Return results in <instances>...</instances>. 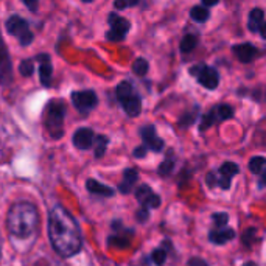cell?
Instances as JSON below:
<instances>
[{"label": "cell", "mask_w": 266, "mask_h": 266, "mask_svg": "<svg viewBox=\"0 0 266 266\" xmlns=\"http://www.w3.org/2000/svg\"><path fill=\"white\" fill-rule=\"evenodd\" d=\"M48 237L53 249L66 259L81 251V229L63 205H55L48 213Z\"/></svg>", "instance_id": "obj_1"}, {"label": "cell", "mask_w": 266, "mask_h": 266, "mask_svg": "<svg viewBox=\"0 0 266 266\" xmlns=\"http://www.w3.org/2000/svg\"><path fill=\"white\" fill-rule=\"evenodd\" d=\"M8 230L17 238H28L36 232L39 224V215L36 207L27 201H21L11 205L8 212Z\"/></svg>", "instance_id": "obj_2"}, {"label": "cell", "mask_w": 266, "mask_h": 266, "mask_svg": "<svg viewBox=\"0 0 266 266\" xmlns=\"http://www.w3.org/2000/svg\"><path fill=\"white\" fill-rule=\"evenodd\" d=\"M66 103L63 100L53 98L45 106L44 125L51 139H59L64 134V118H66Z\"/></svg>", "instance_id": "obj_3"}, {"label": "cell", "mask_w": 266, "mask_h": 266, "mask_svg": "<svg viewBox=\"0 0 266 266\" xmlns=\"http://www.w3.org/2000/svg\"><path fill=\"white\" fill-rule=\"evenodd\" d=\"M115 95L126 115L137 117L142 112V98L131 81H122L115 88Z\"/></svg>", "instance_id": "obj_4"}, {"label": "cell", "mask_w": 266, "mask_h": 266, "mask_svg": "<svg viewBox=\"0 0 266 266\" xmlns=\"http://www.w3.org/2000/svg\"><path fill=\"white\" fill-rule=\"evenodd\" d=\"M5 28L13 38L19 41V44L22 47H28L34 41V34L30 28L28 22L17 14H13L11 17H8L6 22H5Z\"/></svg>", "instance_id": "obj_5"}, {"label": "cell", "mask_w": 266, "mask_h": 266, "mask_svg": "<svg viewBox=\"0 0 266 266\" xmlns=\"http://www.w3.org/2000/svg\"><path fill=\"white\" fill-rule=\"evenodd\" d=\"M190 73H192V76H195L196 81H198L201 86H204L205 89L215 90L218 88L220 75L217 72V68L205 66V64H198L190 68Z\"/></svg>", "instance_id": "obj_6"}, {"label": "cell", "mask_w": 266, "mask_h": 266, "mask_svg": "<svg viewBox=\"0 0 266 266\" xmlns=\"http://www.w3.org/2000/svg\"><path fill=\"white\" fill-rule=\"evenodd\" d=\"M109 22V31L106 33V39L111 42H120L126 38L128 31L131 30V23L128 19L122 17L117 13H111L108 16Z\"/></svg>", "instance_id": "obj_7"}, {"label": "cell", "mask_w": 266, "mask_h": 266, "mask_svg": "<svg viewBox=\"0 0 266 266\" xmlns=\"http://www.w3.org/2000/svg\"><path fill=\"white\" fill-rule=\"evenodd\" d=\"M70 98H72L73 108L83 115L89 114L90 111L95 109L97 105H98L97 93L93 90H90V89H88V90H75V92H72Z\"/></svg>", "instance_id": "obj_8"}, {"label": "cell", "mask_w": 266, "mask_h": 266, "mask_svg": "<svg viewBox=\"0 0 266 266\" xmlns=\"http://www.w3.org/2000/svg\"><path fill=\"white\" fill-rule=\"evenodd\" d=\"M13 81H14V76H13L11 56L2 38V33H0V86L8 88V86L13 84Z\"/></svg>", "instance_id": "obj_9"}, {"label": "cell", "mask_w": 266, "mask_h": 266, "mask_svg": "<svg viewBox=\"0 0 266 266\" xmlns=\"http://www.w3.org/2000/svg\"><path fill=\"white\" fill-rule=\"evenodd\" d=\"M38 63V73L41 84L44 88H50L51 86V76H53V64H51V58L48 53H39L33 58Z\"/></svg>", "instance_id": "obj_10"}, {"label": "cell", "mask_w": 266, "mask_h": 266, "mask_svg": "<svg viewBox=\"0 0 266 266\" xmlns=\"http://www.w3.org/2000/svg\"><path fill=\"white\" fill-rule=\"evenodd\" d=\"M140 137L143 140V145L148 150H151L154 153H160L162 150H164V140L159 137L156 128H154L153 125H147V126L140 128Z\"/></svg>", "instance_id": "obj_11"}, {"label": "cell", "mask_w": 266, "mask_h": 266, "mask_svg": "<svg viewBox=\"0 0 266 266\" xmlns=\"http://www.w3.org/2000/svg\"><path fill=\"white\" fill-rule=\"evenodd\" d=\"M95 139L97 135L90 128H80V130L75 131L72 142L78 150L86 151V150H90L93 145H95Z\"/></svg>", "instance_id": "obj_12"}, {"label": "cell", "mask_w": 266, "mask_h": 266, "mask_svg": "<svg viewBox=\"0 0 266 266\" xmlns=\"http://www.w3.org/2000/svg\"><path fill=\"white\" fill-rule=\"evenodd\" d=\"M232 51L235 58L238 59L242 64H249L254 59L259 56V50H257L255 45L249 44V42H244V44H238L232 47Z\"/></svg>", "instance_id": "obj_13"}, {"label": "cell", "mask_w": 266, "mask_h": 266, "mask_svg": "<svg viewBox=\"0 0 266 266\" xmlns=\"http://www.w3.org/2000/svg\"><path fill=\"white\" fill-rule=\"evenodd\" d=\"M238 165L234 164V162H224L220 170H218V185L222 188V190H227L230 187V181L235 175H238Z\"/></svg>", "instance_id": "obj_14"}, {"label": "cell", "mask_w": 266, "mask_h": 266, "mask_svg": "<svg viewBox=\"0 0 266 266\" xmlns=\"http://www.w3.org/2000/svg\"><path fill=\"white\" fill-rule=\"evenodd\" d=\"M209 238H210V242L215 244H224L229 242V240L235 238V230L230 227H226L222 230H212Z\"/></svg>", "instance_id": "obj_15"}, {"label": "cell", "mask_w": 266, "mask_h": 266, "mask_svg": "<svg viewBox=\"0 0 266 266\" xmlns=\"http://www.w3.org/2000/svg\"><path fill=\"white\" fill-rule=\"evenodd\" d=\"M137 181V171L134 168H126L123 173V181L118 185V190L122 193H130L133 190V187Z\"/></svg>", "instance_id": "obj_16"}, {"label": "cell", "mask_w": 266, "mask_h": 266, "mask_svg": "<svg viewBox=\"0 0 266 266\" xmlns=\"http://www.w3.org/2000/svg\"><path fill=\"white\" fill-rule=\"evenodd\" d=\"M86 187H88V190L93 195H100V196H112L114 195L112 188L95 181V179H89V181L86 182Z\"/></svg>", "instance_id": "obj_17"}, {"label": "cell", "mask_w": 266, "mask_h": 266, "mask_svg": "<svg viewBox=\"0 0 266 266\" xmlns=\"http://www.w3.org/2000/svg\"><path fill=\"white\" fill-rule=\"evenodd\" d=\"M265 14H263V10L260 8H254V10L249 13V21H247V28L252 33H259L262 23L265 22Z\"/></svg>", "instance_id": "obj_18"}, {"label": "cell", "mask_w": 266, "mask_h": 266, "mask_svg": "<svg viewBox=\"0 0 266 266\" xmlns=\"http://www.w3.org/2000/svg\"><path fill=\"white\" fill-rule=\"evenodd\" d=\"M190 17L198 23H204L210 17V11L207 6H193L190 11Z\"/></svg>", "instance_id": "obj_19"}, {"label": "cell", "mask_w": 266, "mask_h": 266, "mask_svg": "<svg viewBox=\"0 0 266 266\" xmlns=\"http://www.w3.org/2000/svg\"><path fill=\"white\" fill-rule=\"evenodd\" d=\"M213 109H215L218 122H224V120H229L234 117V108L229 105H220V106H215Z\"/></svg>", "instance_id": "obj_20"}, {"label": "cell", "mask_w": 266, "mask_h": 266, "mask_svg": "<svg viewBox=\"0 0 266 266\" xmlns=\"http://www.w3.org/2000/svg\"><path fill=\"white\" fill-rule=\"evenodd\" d=\"M196 45H198V38L195 36V34H187V36L182 38L181 41V51L182 53H190L192 50L196 48Z\"/></svg>", "instance_id": "obj_21"}, {"label": "cell", "mask_w": 266, "mask_h": 266, "mask_svg": "<svg viewBox=\"0 0 266 266\" xmlns=\"http://www.w3.org/2000/svg\"><path fill=\"white\" fill-rule=\"evenodd\" d=\"M150 70V64L145 58H137L135 61L133 63V72L137 76H145Z\"/></svg>", "instance_id": "obj_22"}, {"label": "cell", "mask_w": 266, "mask_h": 266, "mask_svg": "<svg viewBox=\"0 0 266 266\" xmlns=\"http://www.w3.org/2000/svg\"><path fill=\"white\" fill-rule=\"evenodd\" d=\"M108 137L106 135H97V139H95V157L100 159L105 156V153H106V147H108Z\"/></svg>", "instance_id": "obj_23"}, {"label": "cell", "mask_w": 266, "mask_h": 266, "mask_svg": "<svg viewBox=\"0 0 266 266\" xmlns=\"http://www.w3.org/2000/svg\"><path fill=\"white\" fill-rule=\"evenodd\" d=\"M265 167H266V159L260 157V156L252 157L251 162H249V170H251V173H254V175H260Z\"/></svg>", "instance_id": "obj_24"}, {"label": "cell", "mask_w": 266, "mask_h": 266, "mask_svg": "<svg viewBox=\"0 0 266 266\" xmlns=\"http://www.w3.org/2000/svg\"><path fill=\"white\" fill-rule=\"evenodd\" d=\"M19 72L22 76H31L34 73V64H33V59H23L19 66Z\"/></svg>", "instance_id": "obj_25"}, {"label": "cell", "mask_w": 266, "mask_h": 266, "mask_svg": "<svg viewBox=\"0 0 266 266\" xmlns=\"http://www.w3.org/2000/svg\"><path fill=\"white\" fill-rule=\"evenodd\" d=\"M153 193V190H151V188L148 187V185H140L139 188H137V190H135V198H137V201H139L140 204H143L145 201H147L148 200V196Z\"/></svg>", "instance_id": "obj_26"}, {"label": "cell", "mask_w": 266, "mask_h": 266, "mask_svg": "<svg viewBox=\"0 0 266 266\" xmlns=\"http://www.w3.org/2000/svg\"><path fill=\"white\" fill-rule=\"evenodd\" d=\"M142 2V0H114V8L118 11L126 10V8H133L137 6Z\"/></svg>", "instance_id": "obj_27"}, {"label": "cell", "mask_w": 266, "mask_h": 266, "mask_svg": "<svg viewBox=\"0 0 266 266\" xmlns=\"http://www.w3.org/2000/svg\"><path fill=\"white\" fill-rule=\"evenodd\" d=\"M159 205H160V196L153 192L148 196V200L142 204V207H145V209H157Z\"/></svg>", "instance_id": "obj_28"}, {"label": "cell", "mask_w": 266, "mask_h": 266, "mask_svg": "<svg viewBox=\"0 0 266 266\" xmlns=\"http://www.w3.org/2000/svg\"><path fill=\"white\" fill-rule=\"evenodd\" d=\"M173 167H175V160L173 159H165L159 167V175L160 176H168L171 171H173Z\"/></svg>", "instance_id": "obj_29"}, {"label": "cell", "mask_w": 266, "mask_h": 266, "mask_svg": "<svg viewBox=\"0 0 266 266\" xmlns=\"http://www.w3.org/2000/svg\"><path fill=\"white\" fill-rule=\"evenodd\" d=\"M151 259H153L154 265L162 266V265L165 263V260H167V252L164 249H154L153 254H151Z\"/></svg>", "instance_id": "obj_30"}, {"label": "cell", "mask_w": 266, "mask_h": 266, "mask_svg": "<svg viewBox=\"0 0 266 266\" xmlns=\"http://www.w3.org/2000/svg\"><path fill=\"white\" fill-rule=\"evenodd\" d=\"M213 218V222H215V226L220 229V227H224L229 221V215L227 213H215V215L212 217Z\"/></svg>", "instance_id": "obj_31"}, {"label": "cell", "mask_w": 266, "mask_h": 266, "mask_svg": "<svg viewBox=\"0 0 266 266\" xmlns=\"http://www.w3.org/2000/svg\"><path fill=\"white\" fill-rule=\"evenodd\" d=\"M195 117H196V112L184 115L181 120H179V126H181V128H187L188 125H192L195 122Z\"/></svg>", "instance_id": "obj_32"}, {"label": "cell", "mask_w": 266, "mask_h": 266, "mask_svg": "<svg viewBox=\"0 0 266 266\" xmlns=\"http://www.w3.org/2000/svg\"><path fill=\"white\" fill-rule=\"evenodd\" d=\"M22 3L27 6L31 13H38L39 10V0H22Z\"/></svg>", "instance_id": "obj_33"}, {"label": "cell", "mask_w": 266, "mask_h": 266, "mask_svg": "<svg viewBox=\"0 0 266 266\" xmlns=\"http://www.w3.org/2000/svg\"><path fill=\"white\" fill-rule=\"evenodd\" d=\"M205 182H207L209 187H215V185H218V177H217V175H215V173H209L207 177H205Z\"/></svg>", "instance_id": "obj_34"}, {"label": "cell", "mask_w": 266, "mask_h": 266, "mask_svg": "<svg viewBox=\"0 0 266 266\" xmlns=\"http://www.w3.org/2000/svg\"><path fill=\"white\" fill-rule=\"evenodd\" d=\"M147 147L145 145H142V147H137L135 150H134V157H137V159H140V157H145V154H147Z\"/></svg>", "instance_id": "obj_35"}, {"label": "cell", "mask_w": 266, "mask_h": 266, "mask_svg": "<svg viewBox=\"0 0 266 266\" xmlns=\"http://www.w3.org/2000/svg\"><path fill=\"white\" fill-rule=\"evenodd\" d=\"M147 218H148V210L145 207H142V210L137 212V220L142 222V221H147Z\"/></svg>", "instance_id": "obj_36"}, {"label": "cell", "mask_w": 266, "mask_h": 266, "mask_svg": "<svg viewBox=\"0 0 266 266\" xmlns=\"http://www.w3.org/2000/svg\"><path fill=\"white\" fill-rule=\"evenodd\" d=\"M188 266H207V263L201 259H192L190 263H188Z\"/></svg>", "instance_id": "obj_37"}, {"label": "cell", "mask_w": 266, "mask_h": 266, "mask_svg": "<svg viewBox=\"0 0 266 266\" xmlns=\"http://www.w3.org/2000/svg\"><path fill=\"white\" fill-rule=\"evenodd\" d=\"M201 2H202V5L204 6H215V5H218V2H220V0H201Z\"/></svg>", "instance_id": "obj_38"}, {"label": "cell", "mask_w": 266, "mask_h": 266, "mask_svg": "<svg viewBox=\"0 0 266 266\" xmlns=\"http://www.w3.org/2000/svg\"><path fill=\"white\" fill-rule=\"evenodd\" d=\"M259 33H260V36H262L263 39H266V22L262 23V27H260Z\"/></svg>", "instance_id": "obj_39"}, {"label": "cell", "mask_w": 266, "mask_h": 266, "mask_svg": "<svg viewBox=\"0 0 266 266\" xmlns=\"http://www.w3.org/2000/svg\"><path fill=\"white\" fill-rule=\"evenodd\" d=\"M260 184L262 185H266V167L263 168V171L260 173Z\"/></svg>", "instance_id": "obj_40"}, {"label": "cell", "mask_w": 266, "mask_h": 266, "mask_svg": "<svg viewBox=\"0 0 266 266\" xmlns=\"http://www.w3.org/2000/svg\"><path fill=\"white\" fill-rule=\"evenodd\" d=\"M243 266H255V263H252V262H247V263H244Z\"/></svg>", "instance_id": "obj_41"}, {"label": "cell", "mask_w": 266, "mask_h": 266, "mask_svg": "<svg viewBox=\"0 0 266 266\" xmlns=\"http://www.w3.org/2000/svg\"><path fill=\"white\" fill-rule=\"evenodd\" d=\"M84 3H90V2H93V0H83Z\"/></svg>", "instance_id": "obj_42"}]
</instances>
